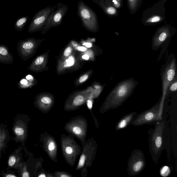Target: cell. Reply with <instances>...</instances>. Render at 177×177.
Here are the masks:
<instances>
[{"mask_svg":"<svg viewBox=\"0 0 177 177\" xmlns=\"http://www.w3.org/2000/svg\"><path fill=\"white\" fill-rule=\"evenodd\" d=\"M137 114V112H133L123 116L117 123L115 126L116 131H119L127 127L131 124L132 121Z\"/></svg>","mask_w":177,"mask_h":177,"instance_id":"cell-11","label":"cell"},{"mask_svg":"<svg viewBox=\"0 0 177 177\" xmlns=\"http://www.w3.org/2000/svg\"><path fill=\"white\" fill-rule=\"evenodd\" d=\"M43 103L45 104H50L52 101L50 98L48 97H43L40 100Z\"/></svg>","mask_w":177,"mask_h":177,"instance_id":"cell-23","label":"cell"},{"mask_svg":"<svg viewBox=\"0 0 177 177\" xmlns=\"http://www.w3.org/2000/svg\"><path fill=\"white\" fill-rule=\"evenodd\" d=\"M15 132L17 135L19 136L23 135L24 134V130L22 128L19 127L16 128L15 129Z\"/></svg>","mask_w":177,"mask_h":177,"instance_id":"cell-22","label":"cell"},{"mask_svg":"<svg viewBox=\"0 0 177 177\" xmlns=\"http://www.w3.org/2000/svg\"><path fill=\"white\" fill-rule=\"evenodd\" d=\"M68 6L61 3L57 5L56 11H53L49 17L44 27V31H48L51 28L56 27L61 24L64 16L67 13Z\"/></svg>","mask_w":177,"mask_h":177,"instance_id":"cell-9","label":"cell"},{"mask_svg":"<svg viewBox=\"0 0 177 177\" xmlns=\"http://www.w3.org/2000/svg\"><path fill=\"white\" fill-rule=\"evenodd\" d=\"M6 177H16V176L13 175L12 174H8L7 176H6Z\"/></svg>","mask_w":177,"mask_h":177,"instance_id":"cell-37","label":"cell"},{"mask_svg":"<svg viewBox=\"0 0 177 177\" xmlns=\"http://www.w3.org/2000/svg\"><path fill=\"white\" fill-rule=\"evenodd\" d=\"M16 161L15 158L13 156H11L10 158L8 161V165L10 166H13L15 163Z\"/></svg>","mask_w":177,"mask_h":177,"instance_id":"cell-25","label":"cell"},{"mask_svg":"<svg viewBox=\"0 0 177 177\" xmlns=\"http://www.w3.org/2000/svg\"><path fill=\"white\" fill-rule=\"evenodd\" d=\"M139 0H128L130 7L134 10L137 8Z\"/></svg>","mask_w":177,"mask_h":177,"instance_id":"cell-19","label":"cell"},{"mask_svg":"<svg viewBox=\"0 0 177 177\" xmlns=\"http://www.w3.org/2000/svg\"><path fill=\"white\" fill-rule=\"evenodd\" d=\"M162 20V18L159 16L156 15L153 16L148 19L147 22L151 23H155L160 22Z\"/></svg>","mask_w":177,"mask_h":177,"instance_id":"cell-17","label":"cell"},{"mask_svg":"<svg viewBox=\"0 0 177 177\" xmlns=\"http://www.w3.org/2000/svg\"><path fill=\"white\" fill-rule=\"evenodd\" d=\"M83 45L84 46L87 48H90L92 46V44L90 43H85L83 44Z\"/></svg>","mask_w":177,"mask_h":177,"instance_id":"cell-33","label":"cell"},{"mask_svg":"<svg viewBox=\"0 0 177 177\" xmlns=\"http://www.w3.org/2000/svg\"><path fill=\"white\" fill-rule=\"evenodd\" d=\"M153 129L148 130L149 150L153 161L157 165L165 147L164 131L165 123L163 120L155 123Z\"/></svg>","mask_w":177,"mask_h":177,"instance_id":"cell-2","label":"cell"},{"mask_svg":"<svg viewBox=\"0 0 177 177\" xmlns=\"http://www.w3.org/2000/svg\"><path fill=\"white\" fill-rule=\"evenodd\" d=\"M176 65L175 59H168L166 65L161 70V76L162 82L163 95L162 98L165 99L168 87L176 78Z\"/></svg>","mask_w":177,"mask_h":177,"instance_id":"cell-6","label":"cell"},{"mask_svg":"<svg viewBox=\"0 0 177 177\" xmlns=\"http://www.w3.org/2000/svg\"><path fill=\"white\" fill-rule=\"evenodd\" d=\"M46 176L44 174H42L41 175H40L39 176V177H45Z\"/></svg>","mask_w":177,"mask_h":177,"instance_id":"cell-38","label":"cell"},{"mask_svg":"<svg viewBox=\"0 0 177 177\" xmlns=\"http://www.w3.org/2000/svg\"><path fill=\"white\" fill-rule=\"evenodd\" d=\"M138 82L133 78L117 84L109 94L104 103V111H107L119 107L131 96Z\"/></svg>","mask_w":177,"mask_h":177,"instance_id":"cell-1","label":"cell"},{"mask_svg":"<svg viewBox=\"0 0 177 177\" xmlns=\"http://www.w3.org/2000/svg\"><path fill=\"white\" fill-rule=\"evenodd\" d=\"M170 90L172 92H174L177 89V78L175 79L170 85Z\"/></svg>","mask_w":177,"mask_h":177,"instance_id":"cell-20","label":"cell"},{"mask_svg":"<svg viewBox=\"0 0 177 177\" xmlns=\"http://www.w3.org/2000/svg\"><path fill=\"white\" fill-rule=\"evenodd\" d=\"M77 49L78 50L82 51V52H84L87 50V48L84 46H79Z\"/></svg>","mask_w":177,"mask_h":177,"instance_id":"cell-32","label":"cell"},{"mask_svg":"<svg viewBox=\"0 0 177 177\" xmlns=\"http://www.w3.org/2000/svg\"><path fill=\"white\" fill-rule=\"evenodd\" d=\"M106 12L109 14L114 15L116 13L117 10L115 7H109L107 8L106 10Z\"/></svg>","mask_w":177,"mask_h":177,"instance_id":"cell-21","label":"cell"},{"mask_svg":"<svg viewBox=\"0 0 177 177\" xmlns=\"http://www.w3.org/2000/svg\"><path fill=\"white\" fill-rule=\"evenodd\" d=\"M170 173V168L167 166L162 167L160 170V174L162 176L166 177L169 175Z\"/></svg>","mask_w":177,"mask_h":177,"instance_id":"cell-15","label":"cell"},{"mask_svg":"<svg viewBox=\"0 0 177 177\" xmlns=\"http://www.w3.org/2000/svg\"><path fill=\"white\" fill-rule=\"evenodd\" d=\"M75 60L73 57H70L68 59H66L64 64L65 67H70L74 65Z\"/></svg>","mask_w":177,"mask_h":177,"instance_id":"cell-18","label":"cell"},{"mask_svg":"<svg viewBox=\"0 0 177 177\" xmlns=\"http://www.w3.org/2000/svg\"><path fill=\"white\" fill-rule=\"evenodd\" d=\"M85 160V156L84 155H83L81 156L79 163V167H82L84 165Z\"/></svg>","mask_w":177,"mask_h":177,"instance_id":"cell-24","label":"cell"},{"mask_svg":"<svg viewBox=\"0 0 177 177\" xmlns=\"http://www.w3.org/2000/svg\"><path fill=\"white\" fill-rule=\"evenodd\" d=\"M38 45L37 40L33 38L21 40L17 45L19 56L23 61L28 59L33 56Z\"/></svg>","mask_w":177,"mask_h":177,"instance_id":"cell-8","label":"cell"},{"mask_svg":"<svg viewBox=\"0 0 177 177\" xmlns=\"http://www.w3.org/2000/svg\"><path fill=\"white\" fill-rule=\"evenodd\" d=\"M28 20L29 18L27 16L23 17L18 19L16 21L14 25L15 29L16 30L20 32L22 31Z\"/></svg>","mask_w":177,"mask_h":177,"instance_id":"cell-14","label":"cell"},{"mask_svg":"<svg viewBox=\"0 0 177 177\" xmlns=\"http://www.w3.org/2000/svg\"><path fill=\"white\" fill-rule=\"evenodd\" d=\"M34 80L33 76L31 75H28L23 78L18 83L19 88L22 89H26L31 87L32 85Z\"/></svg>","mask_w":177,"mask_h":177,"instance_id":"cell-13","label":"cell"},{"mask_svg":"<svg viewBox=\"0 0 177 177\" xmlns=\"http://www.w3.org/2000/svg\"><path fill=\"white\" fill-rule=\"evenodd\" d=\"M65 152L68 154H71L72 152V150L71 147H68L65 149Z\"/></svg>","mask_w":177,"mask_h":177,"instance_id":"cell-30","label":"cell"},{"mask_svg":"<svg viewBox=\"0 0 177 177\" xmlns=\"http://www.w3.org/2000/svg\"><path fill=\"white\" fill-rule=\"evenodd\" d=\"M78 10L79 16L85 27L90 31L96 30L98 22L95 12L82 1L79 2Z\"/></svg>","mask_w":177,"mask_h":177,"instance_id":"cell-5","label":"cell"},{"mask_svg":"<svg viewBox=\"0 0 177 177\" xmlns=\"http://www.w3.org/2000/svg\"><path fill=\"white\" fill-rule=\"evenodd\" d=\"M55 147L54 143L53 142H51L48 146V150L50 151H53L54 150Z\"/></svg>","mask_w":177,"mask_h":177,"instance_id":"cell-29","label":"cell"},{"mask_svg":"<svg viewBox=\"0 0 177 177\" xmlns=\"http://www.w3.org/2000/svg\"><path fill=\"white\" fill-rule=\"evenodd\" d=\"M84 101V98L82 95H78L74 99L73 104L74 106H79L81 105Z\"/></svg>","mask_w":177,"mask_h":177,"instance_id":"cell-16","label":"cell"},{"mask_svg":"<svg viewBox=\"0 0 177 177\" xmlns=\"http://www.w3.org/2000/svg\"><path fill=\"white\" fill-rule=\"evenodd\" d=\"M164 101L165 100L161 98L159 102L150 109L136 115L131 124L134 126H140L145 125H154L163 120Z\"/></svg>","mask_w":177,"mask_h":177,"instance_id":"cell-3","label":"cell"},{"mask_svg":"<svg viewBox=\"0 0 177 177\" xmlns=\"http://www.w3.org/2000/svg\"><path fill=\"white\" fill-rule=\"evenodd\" d=\"M72 51V48L71 47H68L64 51V55L65 57H67L71 53Z\"/></svg>","mask_w":177,"mask_h":177,"instance_id":"cell-26","label":"cell"},{"mask_svg":"<svg viewBox=\"0 0 177 177\" xmlns=\"http://www.w3.org/2000/svg\"><path fill=\"white\" fill-rule=\"evenodd\" d=\"M61 177H69V176H67V175H61Z\"/></svg>","mask_w":177,"mask_h":177,"instance_id":"cell-39","label":"cell"},{"mask_svg":"<svg viewBox=\"0 0 177 177\" xmlns=\"http://www.w3.org/2000/svg\"><path fill=\"white\" fill-rule=\"evenodd\" d=\"M14 61L13 57L7 47L4 45L0 44V63L10 64Z\"/></svg>","mask_w":177,"mask_h":177,"instance_id":"cell-12","label":"cell"},{"mask_svg":"<svg viewBox=\"0 0 177 177\" xmlns=\"http://www.w3.org/2000/svg\"><path fill=\"white\" fill-rule=\"evenodd\" d=\"M89 76L88 74H85V75L81 76L79 80V82L80 83L84 82L86 81L88 78Z\"/></svg>","mask_w":177,"mask_h":177,"instance_id":"cell-27","label":"cell"},{"mask_svg":"<svg viewBox=\"0 0 177 177\" xmlns=\"http://www.w3.org/2000/svg\"><path fill=\"white\" fill-rule=\"evenodd\" d=\"M22 177H29V174L28 172H24L23 174Z\"/></svg>","mask_w":177,"mask_h":177,"instance_id":"cell-36","label":"cell"},{"mask_svg":"<svg viewBox=\"0 0 177 177\" xmlns=\"http://www.w3.org/2000/svg\"><path fill=\"white\" fill-rule=\"evenodd\" d=\"M170 34L168 29L159 31L153 37L152 42V49L153 50L158 49L163 46V43L170 37Z\"/></svg>","mask_w":177,"mask_h":177,"instance_id":"cell-10","label":"cell"},{"mask_svg":"<svg viewBox=\"0 0 177 177\" xmlns=\"http://www.w3.org/2000/svg\"><path fill=\"white\" fill-rule=\"evenodd\" d=\"M54 10V7L52 8L49 6L38 12L29 25L28 30L29 32H35L44 27L49 17Z\"/></svg>","mask_w":177,"mask_h":177,"instance_id":"cell-7","label":"cell"},{"mask_svg":"<svg viewBox=\"0 0 177 177\" xmlns=\"http://www.w3.org/2000/svg\"><path fill=\"white\" fill-rule=\"evenodd\" d=\"M87 106H88L89 109H91L93 107L92 102L90 100H88L87 101Z\"/></svg>","mask_w":177,"mask_h":177,"instance_id":"cell-31","label":"cell"},{"mask_svg":"<svg viewBox=\"0 0 177 177\" xmlns=\"http://www.w3.org/2000/svg\"><path fill=\"white\" fill-rule=\"evenodd\" d=\"M73 131L74 134H80L81 133L82 131L79 127H75L73 128Z\"/></svg>","mask_w":177,"mask_h":177,"instance_id":"cell-28","label":"cell"},{"mask_svg":"<svg viewBox=\"0 0 177 177\" xmlns=\"http://www.w3.org/2000/svg\"><path fill=\"white\" fill-rule=\"evenodd\" d=\"M82 58L85 60H88L89 59V57L88 55L84 54L82 56Z\"/></svg>","mask_w":177,"mask_h":177,"instance_id":"cell-35","label":"cell"},{"mask_svg":"<svg viewBox=\"0 0 177 177\" xmlns=\"http://www.w3.org/2000/svg\"><path fill=\"white\" fill-rule=\"evenodd\" d=\"M146 165L143 152L139 149L132 151L127 163L128 174L131 177L139 174L144 169Z\"/></svg>","mask_w":177,"mask_h":177,"instance_id":"cell-4","label":"cell"},{"mask_svg":"<svg viewBox=\"0 0 177 177\" xmlns=\"http://www.w3.org/2000/svg\"><path fill=\"white\" fill-rule=\"evenodd\" d=\"M113 2L114 5L116 6L117 7H119L120 6V4L119 3L118 1H117L116 0H113Z\"/></svg>","mask_w":177,"mask_h":177,"instance_id":"cell-34","label":"cell"}]
</instances>
